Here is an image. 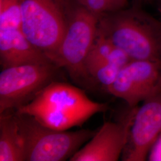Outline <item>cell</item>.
<instances>
[{"instance_id": "6da1fadb", "label": "cell", "mask_w": 161, "mask_h": 161, "mask_svg": "<svg viewBox=\"0 0 161 161\" xmlns=\"http://www.w3.org/2000/svg\"><path fill=\"white\" fill-rule=\"evenodd\" d=\"M108 108V104L93 101L76 86L53 81L29 102L14 110L32 116L44 126L66 131L81 126Z\"/></svg>"}, {"instance_id": "7a4b0ae2", "label": "cell", "mask_w": 161, "mask_h": 161, "mask_svg": "<svg viewBox=\"0 0 161 161\" xmlns=\"http://www.w3.org/2000/svg\"><path fill=\"white\" fill-rule=\"evenodd\" d=\"M97 31L131 60H161V22L142 9L101 15Z\"/></svg>"}, {"instance_id": "3957f363", "label": "cell", "mask_w": 161, "mask_h": 161, "mask_svg": "<svg viewBox=\"0 0 161 161\" xmlns=\"http://www.w3.org/2000/svg\"><path fill=\"white\" fill-rule=\"evenodd\" d=\"M22 136L26 161H62L70 158L97 131H60L46 127L32 116L14 112Z\"/></svg>"}, {"instance_id": "277c9868", "label": "cell", "mask_w": 161, "mask_h": 161, "mask_svg": "<svg viewBox=\"0 0 161 161\" xmlns=\"http://www.w3.org/2000/svg\"><path fill=\"white\" fill-rule=\"evenodd\" d=\"M100 16L82 6L66 20L64 37L52 61L59 68L66 69L73 78L88 76L84 63L96 36Z\"/></svg>"}, {"instance_id": "5b68a950", "label": "cell", "mask_w": 161, "mask_h": 161, "mask_svg": "<svg viewBox=\"0 0 161 161\" xmlns=\"http://www.w3.org/2000/svg\"><path fill=\"white\" fill-rule=\"evenodd\" d=\"M20 29L28 40L50 58L57 51L66 20L58 0H19Z\"/></svg>"}, {"instance_id": "8992f818", "label": "cell", "mask_w": 161, "mask_h": 161, "mask_svg": "<svg viewBox=\"0 0 161 161\" xmlns=\"http://www.w3.org/2000/svg\"><path fill=\"white\" fill-rule=\"evenodd\" d=\"M59 68L53 63L27 64L3 69L0 73V114L27 103L54 81Z\"/></svg>"}, {"instance_id": "52a82bcc", "label": "cell", "mask_w": 161, "mask_h": 161, "mask_svg": "<svg viewBox=\"0 0 161 161\" xmlns=\"http://www.w3.org/2000/svg\"><path fill=\"white\" fill-rule=\"evenodd\" d=\"M130 108L161 92V60H131L121 68L114 82L106 88Z\"/></svg>"}, {"instance_id": "ba28073f", "label": "cell", "mask_w": 161, "mask_h": 161, "mask_svg": "<svg viewBox=\"0 0 161 161\" xmlns=\"http://www.w3.org/2000/svg\"><path fill=\"white\" fill-rule=\"evenodd\" d=\"M161 135V92L136 108L122 155L123 161H143Z\"/></svg>"}, {"instance_id": "9c48e42d", "label": "cell", "mask_w": 161, "mask_h": 161, "mask_svg": "<svg viewBox=\"0 0 161 161\" xmlns=\"http://www.w3.org/2000/svg\"><path fill=\"white\" fill-rule=\"evenodd\" d=\"M136 108L122 122H106L70 161H116L122 155Z\"/></svg>"}, {"instance_id": "30bf717a", "label": "cell", "mask_w": 161, "mask_h": 161, "mask_svg": "<svg viewBox=\"0 0 161 161\" xmlns=\"http://www.w3.org/2000/svg\"><path fill=\"white\" fill-rule=\"evenodd\" d=\"M0 63L5 69L22 64L53 62L26 38L21 29H10L0 31Z\"/></svg>"}, {"instance_id": "8fae6325", "label": "cell", "mask_w": 161, "mask_h": 161, "mask_svg": "<svg viewBox=\"0 0 161 161\" xmlns=\"http://www.w3.org/2000/svg\"><path fill=\"white\" fill-rule=\"evenodd\" d=\"M0 114V161H25L23 138L14 112Z\"/></svg>"}, {"instance_id": "7c38bea8", "label": "cell", "mask_w": 161, "mask_h": 161, "mask_svg": "<svg viewBox=\"0 0 161 161\" xmlns=\"http://www.w3.org/2000/svg\"><path fill=\"white\" fill-rule=\"evenodd\" d=\"M131 60L125 52L97 31L93 44L85 60L84 66L86 69V66L90 64L108 62L122 68Z\"/></svg>"}, {"instance_id": "4fadbf2b", "label": "cell", "mask_w": 161, "mask_h": 161, "mask_svg": "<svg viewBox=\"0 0 161 161\" xmlns=\"http://www.w3.org/2000/svg\"><path fill=\"white\" fill-rule=\"evenodd\" d=\"M21 12L19 0H0V31L20 29Z\"/></svg>"}, {"instance_id": "5bb4252c", "label": "cell", "mask_w": 161, "mask_h": 161, "mask_svg": "<svg viewBox=\"0 0 161 161\" xmlns=\"http://www.w3.org/2000/svg\"><path fill=\"white\" fill-rule=\"evenodd\" d=\"M121 69L108 62H99L86 66L88 75L93 77L106 89L114 82Z\"/></svg>"}, {"instance_id": "9a60e30c", "label": "cell", "mask_w": 161, "mask_h": 161, "mask_svg": "<svg viewBox=\"0 0 161 161\" xmlns=\"http://www.w3.org/2000/svg\"><path fill=\"white\" fill-rule=\"evenodd\" d=\"M82 6L98 15L118 11L127 4L128 0H78Z\"/></svg>"}, {"instance_id": "2e32d148", "label": "cell", "mask_w": 161, "mask_h": 161, "mask_svg": "<svg viewBox=\"0 0 161 161\" xmlns=\"http://www.w3.org/2000/svg\"><path fill=\"white\" fill-rule=\"evenodd\" d=\"M58 2L60 3V4H65V3L67 2L68 0H58Z\"/></svg>"}, {"instance_id": "e0dca14e", "label": "cell", "mask_w": 161, "mask_h": 161, "mask_svg": "<svg viewBox=\"0 0 161 161\" xmlns=\"http://www.w3.org/2000/svg\"><path fill=\"white\" fill-rule=\"evenodd\" d=\"M159 12H160V13H161V7H160V8H159Z\"/></svg>"}, {"instance_id": "ac0fdd59", "label": "cell", "mask_w": 161, "mask_h": 161, "mask_svg": "<svg viewBox=\"0 0 161 161\" xmlns=\"http://www.w3.org/2000/svg\"><path fill=\"white\" fill-rule=\"evenodd\" d=\"M143 1H152V0H143Z\"/></svg>"}, {"instance_id": "d6986e66", "label": "cell", "mask_w": 161, "mask_h": 161, "mask_svg": "<svg viewBox=\"0 0 161 161\" xmlns=\"http://www.w3.org/2000/svg\"></svg>"}]
</instances>
